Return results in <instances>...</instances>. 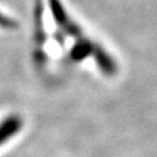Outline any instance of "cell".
<instances>
[{
    "mask_svg": "<svg viewBox=\"0 0 157 157\" xmlns=\"http://www.w3.org/2000/svg\"><path fill=\"white\" fill-rule=\"evenodd\" d=\"M50 4H51V9H52V14L55 16V20L57 21L58 25H61L63 27V30H66L68 33L74 35V36L81 35V30L67 17V14L63 10V6L61 5L58 0H50Z\"/></svg>",
    "mask_w": 157,
    "mask_h": 157,
    "instance_id": "obj_1",
    "label": "cell"
},
{
    "mask_svg": "<svg viewBox=\"0 0 157 157\" xmlns=\"http://www.w3.org/2000/svg\"><path fill=\"white\" fill-rule=\"evenodd\" d=\"M21 129V120L17 116H9L0 124V145L11 139Z\"/></svg>",
    "mask_w": 157,
    "mask_h": 157,
    "instance_id": "obj_2",
    "label": "cell"
},
{
    "mask_svg": "<svg viewBox=\"0 0 157 157\" xmlns=\"http://www.w3.org/2000/svg\"><path fill=\"white\" fill-rule=\"evenodd\" d=\"M95 48H97V46L92 45L90 42H87V41L81 42L79 45H77V46L73 48V51H72V57H73L74 59H82V58H84L86 56H88L89 53H94Z\"/></svg>",
    "mask_w": 157,
    "mask_h": 157,
    "instance_id": "obj_3",
    "label": "cell"
},
{
    "mask_svg": "<svg viewBox=\"0 0 157 157\" xmlns=\"http://www.w3.org/2000/svg\"><path fill=\"white\" fill-rule=\"evenodd\" d=\"M0 26L6 27V29H13V27L16 26V22L14 20H11L10 17H8L4 14L0 13Z\"/></svg>",
    "mask_w": 157,
    "mask_h": 157,
    "instance_id": "obj_4",
    "label": "cell"
}]
</instances>
